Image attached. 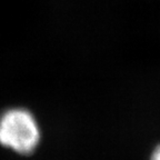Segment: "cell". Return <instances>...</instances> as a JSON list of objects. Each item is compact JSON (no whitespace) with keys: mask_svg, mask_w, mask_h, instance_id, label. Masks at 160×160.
Instances as JSON below:
<instances>
[{"mask_svg":"<svg viewBox=\"0 0 160 160\" xmlns=\"http://www.w3.org/2000/svg\"><path fill=\"white\" fill-rule=\"evenodd\" d=\"M41 143L37 118L23 107L8 108L0 113V146L20 156H30Z\"/></svg>","mask_w":160,"mask_h":160,"instance_id":"1","label":"cell"},{"mask_svg":"<svg viewBox=\"0 0 160 160\" xmlns=\"http://www.w3.org/2000/svg\"><path fill=\"white\" fill-rule=\"evenodd\" d=\"M149 160H160V143L153 148Z\"/></svg>","mask_w":160,"mask_h":160,"instance_id":"2","label":"cell"}]
</instances>
